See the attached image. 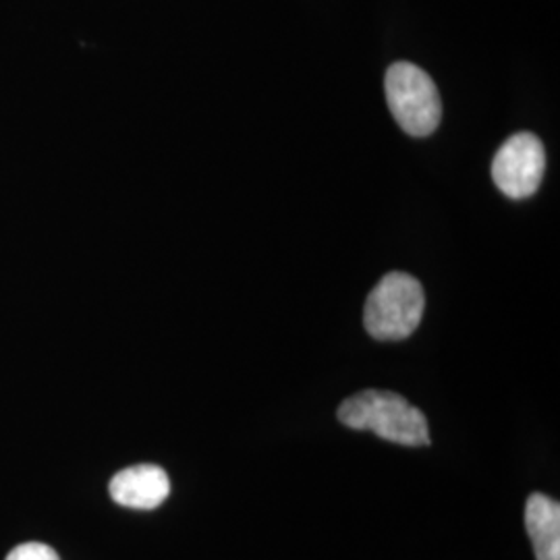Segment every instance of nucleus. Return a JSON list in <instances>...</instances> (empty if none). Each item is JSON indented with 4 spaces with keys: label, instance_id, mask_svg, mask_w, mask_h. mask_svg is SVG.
<instances>
[{
    "label": "nucleus",
    "instance_id": "0eeeda50",
    "mask_svg": "<svg viewBox=\"0 0 560 560\" xmlns=\"http://www.w3.org/2000/svg\"><path fill=\"white\" fill-rule=\"evenodd\" d=\"M7 560H60L59 555L42 544V541H27V544H21L18 548L11 550V555L7 557Z\"/></svg>",
    "mask_w": 560,
    "mask_h": 560
},
{
    "label": "nucleus",
    "instance_id": "7ed1b4c3",
    "mask_svg": "<svg viewBox=\"0 0 560 560\" xmlns=\"http://www.w3.org/2000/svg\"><path fill=\"white\" fill-rule=\"evenodd\" d=\"M386 102L400 129L411 138L432 136L442 119L439 88L432 78L413 62L400 60L384 75Z\"/></svg>",
    "mask_w": 560,
    "mask_h": 560
},
{
    "label": "nucleus",
    "instance_id": "f03ea898",
    "mask_svg": "<svg viewBox=\"0 0 560 560\" xmlns=\"http://www.w3.org/2000/svg\"><path fill=\"white\" fill-rule=\"evenodd\" d=\"M423 287L407 272H388L370 291L363 310V326L376 340L411 337L423 318Z\"/></svg>",
    "mask_w": 560,
    "mask_h": 560
},
{
    "label": "nucleus",
    "instance_id": "20e7f679",
    "mask_svg": "<svg viewBox=\"0 0 560 560\" xmlns=\"http://www.w3.org/2000/svg\"><path fill=\"white\" fill-rule=\"evenodd\" d=\"M546 150L534 133H517L502 143L492 161V179L511 200H525L540 187Z\"/></svg>",
    "mask_w": 560,
    "mask_h": 560
},
{
    "label": "nucleus",
    "instance_id": "423d86ee",
    "mask_svg": "<svg viewBox=\"0 0 560 560\" xmlns=\"http://www.w3.org/2000/svg\"><path fill=\"white\" fill-rule=\"evenodd\" d=\"M525 529L536 560H560V504L534 492L525 504Z\"/></svg>",
    "mask_w": 560,
    "mask_h": 560
},
{
    "label": "nucleus",
    "instance_id": "39448f33",
    "mask_svg": "<svg viewBox=\"0 0 560 560\" xmlns=\"http://www.w3.org/2000/svg\"><path fill=\"white\" fill-rule=\"evenodd\" d=\"M110 499L136 511H154L171 494L168 474L159 465H133L119 471L108 486Z\"/></svg>",
    "mask_w": 560,
    "mask_h": 560
},
{
    "label": "nucleus",
    "instance_id": "f257e3e1",
    "mask_svg": "<svg viewBox=\"0 0 560 560\" xmlns=\"http://www.w3.org/2000/svg\"><path fill=\"white\" fill-rule=\"evenodd\" d=\"M339 421L402 446H430V425L418 407L390 390H361L340 402Z\"/></svg>",
    "mask_w": 560,
    "mask_h": 560
}]
</instances>
